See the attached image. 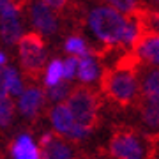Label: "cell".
Returning a JSON list of instances; mask_svg holds the SVG:
<instances>
[{
  "label": "cell",
  "instance_id": "cell-1",
  "mask_svg": "<svg viewBox=\"0 0 159 159\" xmlns=\"http://www.w3.org/2000/svg\"><path fill=\"white\" fill-rule=\"evenodd\" d=\"M87 25L102 44V51L133 48L142 32L147 29L138 11L134 14H125L108 4L92 7L87 14Z\"/></svg>",
  "mask_w": 159,
  "mask_h": 159
},
{
  "label": "cell",
  "instance_id": "cell-2",
  "mask_svg": "<svg viewBox=\"0 0 159 159\" xmlns=\"http://www.w3.org/2000/svg\"><path fill=\"white\" fill-rule=\"evenodd\" d=\"M143 64L131 50L124 53L117 60L113 67L102 71L101 90L111 102L122 108L131 106L142 99V87H140V67Z\"/></svg>",
  "mask_w": 159,
  "mask_h": 159
},
{
  "label": "cell",
  "instance_id": "cell-3",
  "mask_svg": "<svg viewBox=\"0 0 159 159\" xmlns=\"http://www.w3.org/2000/svg\"><path fill=\"white\" fill-rule=\"evenodd\" d=\"M108 154L110 159H152V143L131 127H119L110 138Z\"/></svg>",
  "mask_w": 159,
  "mask_h": 159
},
{
  "label": "cell",
  "instance_id": "cell-4",
  "mask_svg": "<svg viewBox=\"0 0 159 159\" xmlns=\"http://www.w3.org/2000/svg\"><path fill=\"white\" fill-rule=\"evenodd\" d=\"M73 117L80 125L94 131L99 122V110H101V97L96 90H92L89 85L76 87L71 90L69 97L66 99Z\"/></svg>",
  "mask_w": 159,
  "mask_h": 159
},
{
  "label": "cell",
  "instance_id": "cell-5",
  "mask_svg": "<svg viewBox=\"0 0 159 159\" xmlns=\"http://www.w3.org/2000/svg\"><path fill=\"white\" fill-rule=\"evenodd\" d=\"M18 53L25 74L30 78H37L46 62V44L43 34L37 30L23 34L18 41Z\"/></svg>",
  "mask_w": 159,
  "mask_h": 159
},
{
  "label": "cell",
  "instance_id": "cell-6",
  "mask_svg": "<svg viewBox=\"0 0 159 159\" xmlns=\"http://www.w3.org/2000/svg\"><path fill=\"white\" fill-rule=\"evenodd\" d=\"M50 122L53 131L60 134V136L67 138L71 142H83L90 136V129H87L83 125H80L76 119L73 117L69 106L64 102H57L53 108L50 110Z\"/></svg>",
  "mask_w": 159,
  "mask_h": 159
},
{
  "label": "cell",
  "instance_id": "cell-7",
  "mask_svg": "<svg viewBox=\"0 0 159 159\" xmlns=\"http://www.w3.org/2000/svg\"><path fill=\"white\" fill-rule=\"evenodd\" d=\"M20 11L12 0H0V37L7 44H18L23 35Z\"/></svg>",
  "mask_w": 159,
  "mask_h": 159
},
{
  "label": "cell",
  "instance_id": "cell-8",
  "mask_svg": "<svg viewBox=\"0 0 159 159\" xmlns=\"http://www.w3.org/2000/svg\"><path fill=\"white\" fill-rule=\"evenodd\" d=\"M43 159H80L73 142L53 133H44L39 140Z\"/></svg>",
  "mask_w": 159,
  "mask_h": 159
},
{
  "label": "cell",
  "instance_id": "cell-9",
  "mask_svg": "<svg viewBox=\"0 0 159 159\" xmlns=\"http://www.w3.org/2000/svg\"><path fill=\"white\" fill-rule=\"evenodd\" d=\"M50 6H46L43 0L30 2L29 6V16L34 29L43 35H53L58 30V18Z\"/></svg>",
  "mask_w": 159,
  "mask_h": 159
},
{
  "label": "cell",
  "instance_id": "cell-10",
  "mask_svg": "<svg viewBox=\"0 0 159 159\" xmlns=\"http://www.w3.org/2000/svg\"><path fill=\"white\" fill-rule=\"evenodd\" d=\"M131 50L136 53V57L140 58L142 64L159 67V32L157 30L145 29Z\"/></svg>",
  "mask_w": 159,
  "mask_h": 159
},
{
  "label": "cell",
  "instance_id": "cell-11",
  "mask_svg": "<svg viewBox=\"0 0 159 159\" xmlns=\"http://www.w3.org/2000/svg\"><path fill=\"white\" fill-rule=\"evenodd\" d=\"M46 97L48 96L35 85L25 89L18 96V110H20V113L23 117H27V119H35L39 115V111L43 110V106H44Z\"/></svg>",
  "mask_w": 159,
  "mask_h": 159
},
{
  "label": "cell",
  "instance_id": "cell-12",
  "mask_svg": "<svg viewBox=\"0 0 159 159\" xmlns=\"http://www.w3.org/2000/svg\"><path fill=\"white\" fill-rule=\"evenodd\" d=\"M101 76H102V67H101V62H99V55L96 51H90L83 57H80L76 78L83 85H92L96 81H101Z\"/></svg>",
  "mask_w": 159,
  "mask_h": 159
},
{
  "label": "cell",
  "instance_id": "cell-13",
  "mask_svg": "<svg viewBox=\"0 0 159 159\" xmlns=\"http://www.w3.org/2000/svg\"><path fill=\"white\" fill-rule=\"evenodd\" d=\"M11 154L12 159H43L41 147L30 134H20L11 145Z\"/></svg>",
  "mask_w": 159,
  "mask_h": 159
},
{
  "label": "cell",
  "instance_id": "cell-14",
  "mask_svg": "<svg viewBox=\"0 0 159 159\" xmlns=\"http://www.w3.org/2000/svg\"><path fill=\"white\" fill-rule=\"evenodd\" d=\"M140 87H142V99L159 102V67L148 66L145 71H140Z\"/></svg>",
  "mask_w": 159,
  "mask_h": 159
},
{
  "label": "cell",
  "instance_id": "cell-15",
  "mask_svg": "<svg viewBox=\"0 0 159 159\" xmlns=\"http://www.w3.org/2000/svg\"><path fill=\"white\" fill-rule=\"evenodd\" d=\"M140 117H142L143 125L152 133L159 131V102L148 101V99H140Z\"/></svg>",
  "mask_w": 159,
  "mask_h": 159
},
{
  "label": "cell",
  "instance_id": "cell-16",
  "mask_svg": "<svg viewBox=\"0 0 159 159\" xmlns=\"http://www.w3.org/2000/svg\"><path fill=\"white\" fill-rule=\"evenodd\" d=\"M64 80H66L64 78V60H60V58L50 60V64L46 66L44 71V87L50 89V87L64 81Z\"/></svg>",
  "mask_w": 159,
  "mask_h": 159
},
{
  "label": "cell",
  "instance_id": "cell-17",
  "mask_svg": "<svg viewBox=\"0 0 159 159\" xmlns=\"http://www.w3.org/2000/svg\"><path fill=\"white\" fill-rule=\"evenodd\" d=\"M2 76H4V81H6L9 96H20V94L25 90V89H23V81H21V78H20V73H18L14 67L4 66V67H2Z\"/></svg>",
  "mask_w": 159,
  "mask_h": 159
},
{
  "label": "cell",
  "instance_id": "cell-18",
  "mask_svg": "<svg viewBox=\"0 0 159 159\" xmlns=\"http://www.w3.org/2000/svg\"><path fill=\"white\" fill-rule=\"evenodd\" d=\"M64 50L67 51L69 55H76V57H83V55H87V53L92 51L90 48H89V44H87V41L78 34L69 35L67 39H66Z\"/></svg>",
  "mask_w": 159,
  "mask_h": 159
},
{
  "label": "cell",
  "instance_id": "cell-19",
  "mask_svg": "<svg viewBox=\"0 0 159 159\" xmlns=\"http://www.w3.org/2000/svg\"><path fill=\"white\" fill-rule=\"evenodd\" d=\"M71 85L67 83V80H64V81H60V83H57V85H53L48 89V99L53 102H64L66 99L69 97V94H71Z\"/></svg>",
  "mask_w": 159,
  "mask_h": 159
},
{
  "label": "cell",
  "instance_id": "cell-20",
  "mask_svg": "<svg viewBox=\"0 0 159 159\" xmlns=\"http://www.w3.org/2000/svg\"><path fill=\"white\" fill-rule=\"evenodd\" d=\"M12 115H14V104L9 97H4L0 99V125L2 127H7L11 124Z\"/></svg>",
  "mask_w": 159,
  "mask_h": 159
},
{
  "label": "cell",
  "instance_id": "cell-21",
  "mask_svg": "<svg viewBox=\"0 0 159 159\" xmlns=\"http://www.w3.org/2000/svg\"><path fill=\"white\" fill-rule=\"evenodd\" d=\"M108 6L115 7V9H119V11L125 12V14H134L138 11V0H104Z\"/></svg>",
  "mask_w": 159,
  "mask_h": 159
},
{
  "label": "cell",
  "instance_id": "cell-22",
  "mask_svg": "<svg viewBox=\"0 0 159 159\" xmlns=\"http://www.w3.org/2000/svg\"><path fill=\"white\" fill-rule=\"evenodd\" d=\"M78 64H80V57H76V55H69L64 60V78L67 80V81L76 78V74H78Z\"/></svg>",
  "mask_w": 159,
  "mask_h": 159
},
{
  "label": "cell",
  "instance_id": "cell-23",
  "mask_svg": "<svg viewBox=\"0 0 159 159\" xmlns=\"http://www.w3.org/2000/svg\"><path fill=\"white\" fill-rule=\"evenodd\" d=\"M4 97H9V92H7L6 81H4V76H2V67H0V99Z\"/></svg>",
  "mask_w": 159,
  "mask_h": 159
},
{
  "label": "cell",
  "instance_id": "cell-24",
  "mask_svg": "<svg viewBox=\"0 0 159 159\" xmlns=\"http://www.w3.org/2000/svg\"><path fill=\"white\" fill-rule=\"evenodd\" d=\"M12 2H14L20 9H25V7L30 6V2H32V0H12Z\"/></svg>",
  "mask_w": 159,
  "mask_h": 159
},
{
  "label": "cell",
  "instance_id": "cell-25",
  "mask_svg": "<svg viewBox=\"0 0 159 159\" xmlns=\"http://www.w3.org/2000/svg\"><path fill=\"white\" fill-rule=\"evenodd\" d=\"M6 64H7V57H6V53L0 50V67H4Z\"/></svg>",
  "mask_w": 159,
  "mask_h": 159
},
{
  "label": "cell",
  "instance_id": "cell-26",
  "mask_svg": "<svg viewBox=\"0 0 159 159\" xmlns=\"http://www.w3.org/2000/svg\"><path fill=\"white\" fill-rule=\"evenodd\" d=\"M85 159H108V157H101V156H90V157H85Z\"/></svg>",
  "mask_w": 159,
  "mask_h": 159
},
{
  "label": "cell",
  "instance_id": "cell-27",
  "mask_svg": "<svg viewBox=\"0 0 159 159\" xmlns=\"http://www.w3.org/2000/svg\"><path fill=\"white\" fill-rule=\"evenodd\" d=\"M152 6L154 7H159V0H152Z\"/></svg>",
  "mask_w": 159,
  "mask_h": 159
},
{
  "label": "cell",
  "instance_id": "cell-28",
  "mask_svg": "<svg viewBox=\"0 0 159 159\" xmlns=\"http://www.w3.org/2000/svg\"><path fill=\"white\" fill-rule=\"evenodd\" d=\"M152 159H154V157H152Z\"/></svg>",
  "mask_w": 159,
  "mask_h": 159
}]
</instances>
